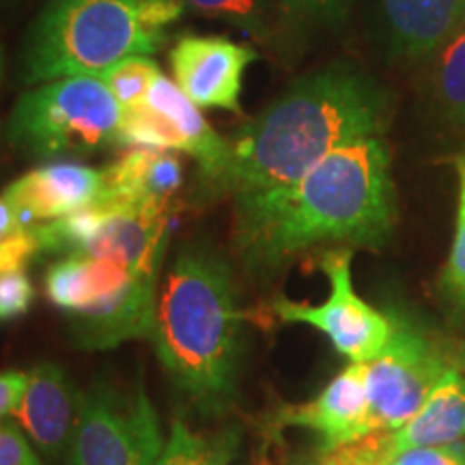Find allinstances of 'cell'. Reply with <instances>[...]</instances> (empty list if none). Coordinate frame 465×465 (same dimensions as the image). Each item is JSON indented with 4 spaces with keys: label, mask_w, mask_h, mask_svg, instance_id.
Instances as JSON below:
<instances>
[{
    "label": "cell",
    "mask_w": 465,
    "mask_h": 465,
    "mask_svg": "<svg viewBox=\"0 0 465 465\" xmlns=\"http://www.w3.org/2000/svg\"><path fill=\"white\" fill-rule=\"evenodd\" d=\"M31 229V226H25L17 218L15 209L9 205L5 196H0V243L11 240V237L20 235L22 231Z\"/></svg>",
    "instance_id": "f546056e"
},
{
    "label": "cell",
    "mask_w": 465,
    "mask_h": 465,
    "mask_svg": "<svg viewBox=\"0 0 465 465\" xmlns=\"http://www.w3.org/2000/svg\"><path fill=\"white\" fill-rule=\"evenodd\" d=\"M119 102L97 75H69L26 91L9 114L7 138L31 160H74L119 147Z\"/></svg>",
    "instance_id": "8992f818"
},
{
    "label": "cell",
    "mask_w": 465,
    "mask_h": 465,
    "mask_svg": "<svg viewBox=\"0 0 465 465\" xmlns=\"http://www.w3.org/2000/svg\"><path fill=\"white\" fill-rule=\"evenodd\" d=\"M242 317L224 254L209 242L185 243L158 291L149 339L177 391L205 416L235 403Z\"/></svg>",
    "instance_id": "3957f363"
},
{
    "label": "cell",
    "mask_w": 465,
    "mask_h": 465,
    "mask_svg": "<svg viewBox=\"0 0 465 465\" xmlns=\"http://www.w3.org/2000/svg\"><path fill=\"white\" fill-rule=\"evenodd\" d=\"M394 223L391 147L383 138H364L295 183L235 194L232 246L250 276L272 278L317 248H381Z\"/></svg>",
    "instance_id": "6da1fadb"
},
{
    "label": "cell",
    "mask_w": 465,
    "mask_h": 465,
    "mask_svg": "<svg viewBox=\"0 0 465 465\" xmlns=\"http://www.w3.org/2000/svg\"><path fill=\"white\" fill-rule=\"evenodd\" d=\"M465 438V380L449 369L420 410L399 431H392V455L427 446L457 444Z\"/></svg>",
    "instance_id": "ac0fdd59"
},
{
    "label": "cell",
    "mask_w": 465,
    "mask_h": 465,
    "mask_svg": "<svg viewBox=\"0 0 465 465\" xmlns=\"http://www.w3.org/2000/svg\"><path fill=\"white\" fill-rule=\"evenodd\" d=\"M0 465H42L20 424L5 418H0Z\"/></svg>",
    "instance_id": "4316f807"
},
{
    "label": "cell",
    "mask_w": 465,
    "mask_h": 465,
    "mask_svg": "<svg viewBox=\"0 0 465 465\" xmlns=\"http://www.w3.org/2000/svg\"><path fill=\"white\" fill-rule=\"evenodd\" d=\"M394 113L397 93L369 69L351 61L319 67L232 132L218 188L246 194L295 183L334 151L383 138Z\"/></svg>",
    "instance_id": "7a4b0ae2"
},
{
    "label": "cell",
    "mask_w": 465,
    "mask_h": 465,
    "mask_svg": "<svg viewBox=\"0 0 465 465\" xmlns=\"http://www.w3.org/2000/svg\"><path fill=\"white\" fill-rule=\"evenodd\" d=\"M392 322L391 341L366 362L369 435L399 431L449 371L444 353L427 334L401 319Z\"/></svg>",
    "instance_id": "9c48e42d"
},
{
    "label": "cell",
    "mask_w": 465,
    "mask_h": 465,
    "mask_svg": "<svg viewBox=\"0 0 465 465\" xmlns=\"http://www.w3.org/2000/svg\"><path fill=\"white\" fill-rule=\"evenodd\" d=\"M104 171L80 162L58 160L22 174L5 190V199L25 226L63 218L102 201Z\"/></svg>",
    "instance_id": "7c38bea8"
},
{
    "label": "cell",
    "mask_w": 465,
    "mask_h": 465,
    "mask_svg": "<svg viewBox=\"0 0 465 465\" xmlns=\"http://www.w3.org/2000/svg\"><path fill=\"white\" fill-rule=\"evenodd\" d=\"M452 162H455L459 177L457 218L449 261L441 272V291L459 311L465 312V153H459Z\"/></svg>",
    "instance_id": "cb8c5ba5"
},
{
    "label": "cell",
    "mask_w": 465,
    "mask_h": 465,
    "mask_svg": "<svg viewBox=\"0 0 465 465\" xmlns=\"http://www.w3.org/2000/svg\"><path fill=\"white\" fill-rule=\"evenodd\" d=\"M240 427H224L220 431H194L188 422L177 418L173 422L158 465H231L240 449Z\"/></svg>",
    "instance_id": "d6986e66"
},
{
    "label": "cell",
    "mask_w": 465,
    "mask_h": 465,
    "mask_svg": "<svg viewBox=\"0 0 465 465\" xmlns=\"http://www.w3.org/2000/svg\"><path fill=\"white\" fill-rule=\"evenodd\" d=\"M461 364L465 366V345H463V351H461Z\"/></svg>",
    "instance_id": "1f68e13d"
},
{
    "label": "cell",
    "mask_w": 465,
    "mask_h": 465,
    "mask_svg": "<svg viewBox=\"0 0 465 465\" xmlns=\"http://www.w3.org/2000/svg\"><path fill=\"white\" fill-rule=\"evenodd\" d=\"M383 465H465V446H427V449H411L397 452Z\"/></svg>",
    "instance_id": "83f0119b"
},
{
    "label": "cell",
    "mask_w": 465,
    "mask_h": 465,
    "mask_svg": "<svg viewBox=\"0 0 465 465\" xmlns=\"http://www.w3.org/2000/svg\"><path fill=\"white\" fill-rule=\"evenodd\" d=\"M429 91L441 119L465 127V26L433 56Z\"/></svg>",
    "instance_id": "ffe728a7"
},
{
    "label": "cell",
    "mask_w": 465,
    "mask_h": 465,
    "mask_svg": "<svg viewBox=\"0 0 465 465\" xmlns=\"http://www.w3.org/2000/svg\"><path fill=\"white\" fill-rule=\"evenodd\" d=\"M26 380L28 375L22 371H3L0 373V418L9 416L20 403Z\"/></svg>",
    "instance_id": "f1b7e54d"
},
{
    "label": "cell",
    "mask_w": 465,
    "mask_h": 465,
    "mask_svg": "<svg viewBox=\"0 0 465 465\" xmlns=\"http://www.w3.org/2000/svg\"><path fill=\"white\" fill-rule=\"evenodd\" d=\"M50 302L72 317L75 345L110 349L153 330L158 278L106 259L61 257L45 272Z\"/></svg>",
    "instance_id": "5b68a950"
},
{
    "label": "cell",
    "mask_w": 465,
    "mask_h": 465,
    "mask_svg": "<svg viewBox=\"0 0 465 465\" xmlns=\"http://www.w3.org/2000/svg\"><path fill=\"white\" fill-rule=\"evenodd\" d=\"M3 67H5V58H3V48H0V80H3Z\"/></svg>",
    "instance_id": "4dcf8cb0"
},
{
    "label": "cell",
    "mask_w": 465,
    "mask_h": 465,
    "mask_svg": "<svg viewBox=\"0 0 465 465\" xmlns=\"http://www.w3.org/2000/svg\"><path fill=\"white\" fill-rule=\"evenodd\" d=\"M121 125H119V147H143L158 151H174V153H185V143L182 132L168 121L164 114L151 108L147 102L138 106L121 108Z\"/></svg>",
    "instance_id": "44dd1931"
},
{
    "label": "cell",
    "mask_w": 465,
    "mask_h": 465,
    "mask_svg": "<svg viewBox=\"0 0 465 465\" xmlns=\"http://www.w3.org/2000/svg\"><path fill=\"white\" fill-rule=\"evenodd\" d=\"M183 11V0H48L28 28L22 78L97 75L121 58L155 54Z\"/></svg>",
    "instance_id": "277c9868"
},
{
    "label": "cell",
    "mask_w": 465,
    "mask_h": 465,
    "mask_svg": "<svg viewBox=\"0 0 465 465\" xmlns=\"http://www.w3.org/2000/svg\"><path fill=\"white\" fill-rule=\"evenodd\" d=\"M144 102L173 121V125L183 136L185 153L196 160L203 177L209 183L220 185L231 162V143L213 132L201 108L164 74H160L151 84Z\"/></svg>",
    "instance_id": "e0dca14e"
},
{
    "label": "cell",
    "mask_w": 465,
    "mask_h": 465,
    "mask_svg": "<svg viewBox=\"0 0 465 465\" xmlns=\"http://www.w3.org/2000/svg\"><path fill=\"white\" fill-rule=\"evenodd\" d=\"M351 257V248L325 250L322 254L319 267L330 281V295L322 304L278 298L272 311L287 323L317 328L351 362H371L391 341L394 322L353 291Z\"/></svg>",
    "instance_id": "30bf717a"
},
{
    "label": "cell",
    "mask_w": 465,
    "mask_h": 465,
    "mask_svg": "<svg viewBox=\"0 0 465 465\" xmlns=\"http://www.w3.org/2000/svg\"><path fill=\"white\" fill-rule=\"evenodd\" d=\"M164 444L160 418L141 381L134 391L95 381L83 394L67 465H158Z\"/></svg>",
    "instance_id": "ba28073f"
},
{
    "label": "cell",
    "mask_w": 465,
    "mask_h": 465,
    "mask_svg": "<svg viewBox=\"0 0 465 465\" xmlns=\"http://www.w3.org/2000/svg\"><path fill=\"white\" fill-rule=\"evenodd\" d=\"M160 74V65L153 58L127 56L104 69L102 74H97V78L113 93L121 108H130L144 102L151 84L155 83Z\"/></svg>",
    "instance_id": "7402d4cb"
},
{
    "label": "cell",
    "mask_w": 465,
    "mask_h": 465,
    "mask_svg": "<svg viewBox=\"0 0 465 465\" xmlns=\"http://www.w3.org/2000/svg\"><path fill=\"white\" fill-rule=\"evenodd\" d=\"M284 14L300 25L339 28L347 22L351 0H281Z\"/></svg>",
    "instance_id": "d4e9b609"
},
{
    "label": "cell",
    "mask_w": 465,
    "mask_h": 465,
    "mask_svg": "<svg viewBox=\"0 0 465 465\" xmlns=\"http://www.w3.org/2000/svg\"><path fill=\"white\" fill-rule=\"evenodd\" d=\"M185 9L224 22L259 42H270L272 26L263 0H183Z\"/></svg>",
    "instance_id": "603a6c76"
},
{
    "label": "cell",
    "mask_w": 465,
    "mask_h": 465,
    "mask_svg": "<svg viewBox=\"0 0 465 465\" xmlns=\"http://www.w3.org/2000/svg\"><path fill=\"white\" fill-rule=\"evenodd\" d=\"M39 252L106 259L138 276L160 278L168 246V213L95 205L35 224Z\"/></svg>",
    "instance_id": "52a82bcc"
},
{
    "label": "cell",
    "mask_w": 465,
    "mask_h": 465,
    "mask_svg": "<svg viewBox=\"0 0 465 465\" xmlns=\"http://www.w3.org/2000/svg\"><path fill=\"white\" fill-rule=\"evenodd\" d=\"M35 289L25 270L0 274V322L22 317L31 308Z\"/></svg>",
    "instance_id": "484cf974"
},
{
    "label": "cell",
    "mask_w": 465,
    "mask_h": 465,
    "mask_svg": "<svg viewBox=\"0 0 465 465\" xmlns=\"http://www.w3.org/2000/svg\"><path fill=\"white\" fill-rule=\"evenodd\" d=\"M366 416V362H351L323 388L315 401L284 407L278 414V424L312 429L323 435V452H332L369 435Z\"/></svg>",
    "instance_id": "5bb4252c"
},
{
    "label": "cell",
    "mask_w": 465,
    "mask_h": 465,
    "mask_svg": "<svg viewBox=\"0 0 465 465\" xmlns=\"http://www.w3.org/2000/svg\"><path fill=\"white\" fill-rule=\"evenodd\" d=\"M381 22L388 54L420 63L465 26V0H381Z\"/></svg>",
    "instance_id": "9a60e30c"
},
{
    "label": "cell",
    "mask_w": 465,
    "mask_h": 465,
    "mask_svg": "<svg viewBox=\"0 0 465 465\" xmlns=\"http://www.w3.org/2000/svg\"><path fill=\"white\" fill-rule=\"evenodd\" d=\"M26 375V388L11 416L44 455L52 459L69 455L83 394L75 391L65 369L54 362L33 366Z\"/></svg>",
    "instance_id": "4fadbf2b"
},
{
    "label": "cell",
    "mask_w": 465,
    "mask_h": 465,
    "mask_svg": "<svg viewBox=\"0 0 465 465\" xmlns=\"http://www.w3.org/2000/svg\"><path fill=\"white\" fill-rule=\"evenodd\" d=\"M257 58L250 45L218 35H183L171 50L173 80L199 108L242 114L243 74Z\"/></svg>",
    "instance_id": "8fae6325"
},
{
    "label": "cell",
    "mask_w": 465,
    "mask_h": 465,
    "mask_svg": "<svg viewBox=\"0 0 465 465\" xmlns=\"http://www.w3.org/2000/svg\"><path fill=\"white\" fill-rule=\"evenodd\" d=\"M104 182L100 203L168 213L174 194L182 190L183 166L174 151L136 147L104 168Z\"/></svg>",
    "instance_id": "2e32d148"
}]
</instances>
